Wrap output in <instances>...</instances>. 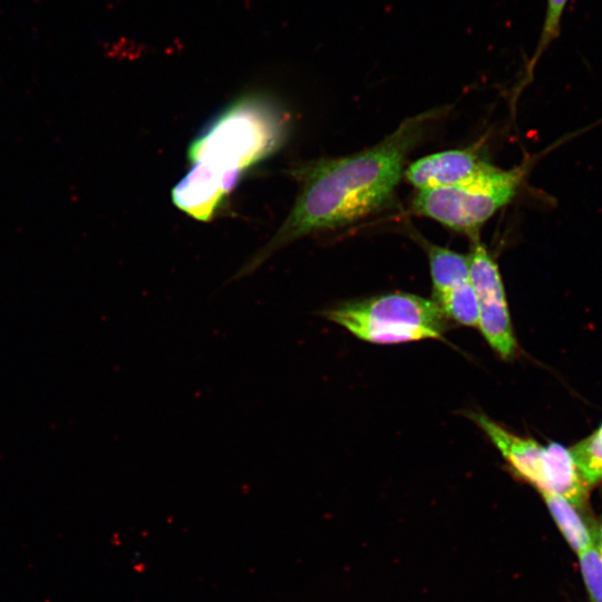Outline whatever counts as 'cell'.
Masks as SVG:
<instances>
[{
    "instance_id": "6da1fadb",
    "label": "cell",
    "mask_w": 602,
    "mask_h": 602,
    "mask_svg": "<svg viewBox=\"0 0 602 602\" xmlns=\"http://www.w3.org/2000/svg\"><path fill=\"white\" fill-rule=\"evenodd\" d=\"M441 109L404 120L380 143L353 155L313 161L293 171L300 192L279 231L252 261L310 233L344 226L385 206L402 176L408 154L421 142Z\"/></svg>"
},
{
    "instance_id": "7a4b0ae2",
    "label": "cell",
    "mask_w": 602,
    "mask_h": 602,
    "mask_svg": "<svg viewBox=\"0 0 602 602\" xmlns=\"http://www.w3.org/2000/svg\"><path fill=\"white\" fill-rule=\"evenodd\" d=\"M288 124L285 111L275 100L262 94L244 95L195 137L188 159L223 172H243L281 147Z\"/></svg>"
},
{
    "instance_id": "3957f363",
    "label": "cell",
    "mask_w": 602,
    "mask_h": 602,
    "mask_svg": "<svg viewBox=\"0 0 602 602\" xmlns=\"http://www.w3.org/2000/svg\"><path fill=\"white\" fill-rule=\"evenodd\" d=\"M323 315L371 343L440 339L448 319L438 304L411 293H387L343 302Z\"/></svg>"
},
{
    "instance_id": "277c9868",
    "label": "cell",
    "mask_w": 602,
    "mask_h": 602,
    "mask_svg": "<svg viewBox=\"0 0 602 602\" xmlns=\"http://www.w3.org/2000/svg\"><path fill=\"white\" fill-rule=\"evenodd\" d=\"M527 169L528 164L511 169L489 164L463 184L419 191L411 208L470 239L478 237L483 224L516 196Z\"/></svg>"
},
{
    "instance_id": "5b68a950",
    "label": "cell",
    "mask_w": 602,
    "mask_h": 602,
    "mask_svg": "<svg viewBox=\"0 0 602 602\" xmlns=\"http://www.w3.org/2000/svg\"><path fill=\"white\" fill-rule=\"evenodd\" d=\"M467 258L478 305L477 327L488 344L503 359H509L517 343L498 266L479 237L472 239Z\"/></svg>"
},
{
    "instance_id": "8992f818",
    "label": "cell",
    "mask_w": 602,
    "mask_h": 602,
    "mask_svg": "<svg viewBox=\"0 0 602 602\" xmlns=\"http://www.w3.org/2000/svg\"><path fill=\"white\" fill-rule=\"evenodd\" d=\"M240 171H220L203 163H194L190 172L172 191L174 204L198 221H210L223 200L239 183Z\"/></svg>"
},
{
    "instance_id": "52a82bcc",
    "label": "cell",
    "mask_w": 602,
    "mask_h": 602,
    "mask_svg": "<svg viewBox=\"0 0 602 602\" xmlns=\"http://www.w3.org/2000/svg\"><path fill=\"white\" fill-rule=\"evenodd\" d=\"M489 163L476 148L450 149L421 157L404 172L409 184L419 191L463 184Z\"/></svg>"
},
{
    "instance_id": "ba28073f",
    "label": "cell",
    "mask_w": 602,
    "mask_h": 602,
    "mask_svg": "<svg viewBox=\"0 0 602 602\" xmlns=\"http://www.w3.org/2000/svg\"><path fill=\"white\" fill-rule=\"evenodd\" d=\"M469 417L487 435L517 477L538 492L544 488V446L509 431L485 414L472 412Z\"/></svg>"
},
{
    "instance_id": "9c48e42d",
    "label": "cell",
    "mask_w": 602,
    "mask_h": 602,
    "mask_svg": "<svg viewBox=\"0 0 602 602\" xmlns=\"http://www.w3.org/2000/svg\"><path fill=\"white\" fill-rule=\"evenodd\" d=\"M433 300L447 319L477 327L478 305L468 268L450 270L433 282Z\"/></svg>"
},
{
    "instance_id": "30bf717a",
    "label": "cell",
    "mask_w": 602,
    "mask_h": 602,
    "mask_svg": "<svg viewBox=\"0 0 602 602\" xmlns=\"http://www.w3.org/2000/svg\"><path fill=\"white\" fill-rule=\"evenodd\" d=\"M571 503L576 509L588 503L589 487L582 480L570 449L557 443L545 446L544 488Z\"/></svg>"
},
{
    "instance_id": "8fae6325",
    "label": "cell",
    "mask_w": 602,
    "mask_h": 602,
    "mask_svg": "<svg viewBox=\"0 0 602 602\" xmlns=\"http://www.w3.org/2000/svg\"><path fill=\"white\" fill-rule=\"evenodd\" d=\"M540 494L543 496L566 541L577 554L594 545V534L591 533L577 509L571 503L552 492H542Z\"/></svg>"
},
{
    "instance_id": "7c38bea8",
    "label": "cell",
    "mask_w": 602,
    "mask_h": 602,
    "mask_svg": "<svg viewBox=\"0 0 602 602\" xmlns=\"http://www.w3.org/2000/svg\"><path fill=\"white\" fill-rule=\"evenodd\" d=\"M584 484L590 488L602 482V424L570 448Z\"/></svg>"
},
{
    "instance_id": "4fadbf2b",
    "label": "cell",
    "mask_w": 602,
    "mask_h": 602,
    "mask_svg": "<svg viewBox=\"0 0 602 602\" xmlns=\"http://www.w3.org/2000/svg\"><path fill=\"white\" fill-rule=\"evenodd\" d=\"M580 569L592 602H602V557L595 546L579 554Z\"/></svg>"
},
{
    "instance_id": "5bb4252c",
    "label": "cell",
    "mask_w": 602,
    "mask_h": 602,
    "mask_svg": "<svg viewBox=\"0 0 602 602\" xmlns=\"http://www.w3.org/2000/svg\"><path fill=\"white\" fill-rule=\"evenodd\" d=\"M566 2L567 0H547L544 28L537 46L536 56L533 58L532 64H535L543 50L552 40H554L556 35L559 33L560 22Z\"/></svg>"
},
{
    "instance_id": "9a60e30c",
    "label": "cell",
    "mask_w": 602,
    "mask_h": 602,
    "mask_svg": "<svg viewBox=\"0 0 602 602\" xmlns=\"http://www.w3.org/2000/svg\"><path fill=\"white\" fill-rule=\"evenodd\" d=\"M594 546L598 550L600 556L602 557V521L599 526L598 533H594Z\"/></svg>"
}]
</instances>
